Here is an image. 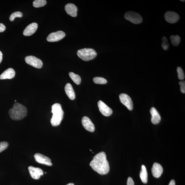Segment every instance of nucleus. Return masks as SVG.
Here are the masks:
<instances>
[{"instance_id":"obj_1","label":"nucleus","mask_w":185,"mask_h":185,"mask_svg":"<svg viewBox=\"0 0 185 185\" xmlns=\"http://www.w3.org/2000/svg\"><path fill=\"white\" fill-rule=\"evenodd\" d=\"M90 165L94 170L100 175L107 174L109 171V163L107 160L106 154L104 152L96 155Z\"/></svg>"},{"instance_id":"obj_2","label":"nucleus","mask_w":185,"mask_h":185,"mask_svg":"<svg viewBox=\"0 0 185 185\" xmlns=\"http://www.w3.org/2000/svg\"><path fill=\"white\" fill-rule=\"evenodd\" d=\"M27 108L19 103H15L12 108L9 110V116L13 120H22L27 116Z\"/></svg>"},{"instance_id":"obj_3","label":"nucleus","mask_w":185,"mask_h":185,"mask_svg":"<svg viewBox=\"0 0 185 185\" xmlns=\"http://www.w3.org/2000/svg\"><path fill=\"white\" fill-rule=\"evenodd\" d=\"M51 112L53 113L51 120V125L53 126L59 125L63 119L64 114L61 105L58 103L53 105L51 107Z\"/></svg>"},{"instance_id":"obj_4","label":"nucleus","mask_w":185,"mask_h":185,"mask_svg":"<svg viewBox=\"0 0 185 185\" xmlns=\"http://www.w3.org/2000/svg\"><path fill=\"white\" fill-rule=\"evenodd\" d=\"M78 57L85 61H89L95 58L97 56V53L94 49L84 48L79 50L77 53Z\"/></svg>"},{"instance_id":"obj_5","label":"nucleus","mask_w":185,"mask_h":185,"mask_svg":"<svg viewBox=\"0 0 185 185\" xmlns=\"http://www.w3.org/2000/svg\"><path fill=\"white\" fill-rule=\"evenodd\" d=\"M125 19L135 24H139L142 22L143 19L139 14L133 11H128L124 16Z\"/></svg>"},{"instance_id":"obj_6","label":"nucleus","mask_w":185,"mask_h":185,"mask_svg":"<svg viewBox=\"0 0 185 185\" xmlns=\"http://www.w3.org/2000/svg\"><path fill=\"white\" fill-rule=\"evenodd\" d=\"M25 61L28 64L37 68H41L43 66V63L39 58L32 56H27L25 58Z\"/></svg>"},{"instance_id":"obj_7","label":"nucleus","mask_w":185,"mask_h":185,"mask_svg":"<svg viewBox=\"0 0 185 185\" xmlns=\"http://www.w3.org/2000/svg\"><path fill=\"white\" fill-rule=\"evenodd\" d=\"M65 36V32L61 31L51 33L48 35L47 40L49 42H57L64 38Z\"/></svg>"},{"instance_id":"obj_8","label":"nucleus","mask_w":185,"mask_h":185,"mask_svg":"<svg viewBox=\"0 0 185 185\" xmlns=\"http://www.w3.org/2000/svg\"><path fill=\"white\" fill-rule=\"evenodd\" d=\"M119 98L122 103L130 111H132L133 109V103L129 96L126 94H121L119 95Z\"/></svg>"},{"instance_id":"obj_9","label":"nucleus","mask_w":185,"mask_h":185,"mask_svg":"<svg viewBox=\"0 0 185 185\" xmlns=\"http://www.w3.org/2000/svg\"><path fill=\"white\" fill-rule=\"evenodd\" d=\"M34 157L37 162L48 166L52 165L51 159L43 154L37 153L34 155Z\"/></svg>"},{"instance_id":"obj_10","label":"nucleus","mask_w":185,"mask_h":185,"mask_svg":"<svg viewBox=\"0 0 185 185\" xmlns=\"http://www.w3.org/2000/svg\"><path fill=\"white\" fill-rule=\"evenodd\" d=\"M164 18L166 22L170 23L177 22L179 19L178 14L174 11H168L164 15Z\"/></svg>"},{"instance_id":"obj_11","label":"nucleus","mask_w":185,"mask_h":185,"mask_svg":"<svg viewBox=\"0 0 185 185\" xmlns=\"http://www.w3.org/2000/svg\"><path fill=\"white\" fill-rule=\"evenodd\" d=\"M98 106L100 112L105 116H109L112 113V109L101 100L98 102Z\"/></svg>"},{"instance_id":"obj_12","label":"nucleus","mask_w":185,"mask_h":185,"mask_svg":"<svg viewBox=\"0 0 185 185\" xmlns=\"http://www.w3.org/2000/svg\"><path fill=\"white\" fill-rule=\"evenodd\" d=\"M28 169L31 177L35 179H39L41 175H43L44 174L43 171L39 168L30 166L28 167Z\"/></svg>"},{"instance_id":"obj_13","label":"nucleus","mask_w":185,"mask_h":185,"mask_svg":"<svg viewBox=\"0 0 185 185\" xmlns=\"http://www.w3.org/2000/svg\"><path fill=\"white\" fill-rule=\"evenodd\" d=\"M82 123L83 127L86 130L90 132H94L95 129L94 125L88 117H83L82 119Z\"/></svg>"},{"instance_id":"obj_14","label":"nucleus","mask_w":185,"mask_h":185,"mask_svg":"<svg viewBox=\"0 0 185 185\" xmlns=\"http://www.w3.org/2000/svg\"><path fill=\"white\" fill-rule=\"evenodd\" d=\"M38 27V25L36 23H32L28 25L23 32V34L25 36H30L36 32Z\"/></svg>"},{"instance_id":"obj_15","label":"nucleus","mask_w":185,"mask_h":185,"mask_svg":"<svg viewBox=\"0 0 185 185\" xmlns=\"http://www.w3.org/2000/svg\"><path fill=\"white\" fill-rule=\"evenodd\" d=\"M163 169L160 163H155L152 166V172L153 176L156 178L160 177L163 174Z\"/></svg>"},{"instance_id":"obj_16","label":"nucleus","mask_w":185,"mask_h":185,"mask_svg":"<svg viewBox=\"0 0 185 185\" xmlns=\"http://www.w3.org/2000/svg\"><path fill=\"white\" fill-rule=\"evenodd\" d=\"M65 10L67 13L72 17H76L78 8L74 4L71 3L67 4L65 6Z\"/></svg>"},{"instance_id":"obj_17","label":"nucleus","mask_w":185,"mask_h":185,"mask_svg":"<svg viewBox=\"0 0 185 185\" xmlns=\"http://www.w3.org/2000/svg\"><path fill=\"white\" fill-rule=\"evenodd\" d=\"M150 113L152 115V123L155 125L160 123L161 120V117L155 108H152L150 110Z\"/></svg>"},{"instance_id":"obj_18","label":"nucleus","mask_w":185,"mask_h":185,"mask_svg":"<svg viewBox=\"0 0 185 185\" xmlns=\"http://www.w3.org/2000/svg\"><path fill=\"white\" fill-rule=\"evenodd\" d=\"M15 70L13 69L10 68L6 70L0 75V79H13L15 77Z\"/></svg>"},{"instance_id":"obj_19","label":"nucleus","mask_w":185,"mask_h":185,"mask_svg":"<svg viewBox=\"0 0 185 185\" xmlns=\"http://www.w3.org/2000/svg\"><path fill=\"white\" fill-rule=\"evenodd\" d=\"M65 93L70 99L72 100H74L76 97L75 93L71 84L67 83L65 86Z\"/></svg>"},{"instance_id":"obj_20","label":"nucleus","mask_w":185,"mask_h":185,"mask_svg":"<svg viewBox=\"0 0 185 185\" xmlns=\"http://www.w3.org/2000/svg\"><path fill=\"white\" fill-rule=\"evenodd\" d=\"M140 177L142 181L144 184H146L148 181V174L146 166H142L141 170L140 173Z\"/></svg>"},{"instance_id":"obj_21","label":"nucleus","mask_w":185,"mask_h":185,"mask_svg":"<svg viewBox=\"0 0 185 185\" xmlns=\"http://www.w3.org/2000/svg\"><path fill=\"white\" fill-rule=\"evenodd\" d=\"M69 75L72 81L77 85H79L80 84L81 79L80 77L78 75L75 74L72 72H70Z\"/></svg>"},{"instance_id":"obj_22","label":"nucleus","mask_w":185,"mask_h":185,"mask_svg":"<svg viewBox=\"0 0 185 185\" xmlns=\"http://www.w3.org/2000/svg\"><path fill=\"white\" fill-rule=\"evenodd\" d=\"M170 39L172 45L174 46L178 45L181 40L180 37L178 35L171 36L170 37Z\"/></svg>"},{"instance_id":"obj_23","label":"nucleus","mask_w":185,"mask_h":185,"mask_svg":"<svg viewBox=\"0 0 185 185\" xmlns=\"http://www.w3.org/2000/svg\"><path fill=\"white\" fill-rule=\"evenodd\" d=\"M45 0H36L33 2V5L36 8H39L44 6L46 4Z\"/></svg>"},{"instance_id":"obj_24","label":"nucleus","mask_w":185,"mask_h":185,"mask_svg":"<svg viewBox=\"0 0 185 185\" xmlns=\"http://www.w3.org/2000/svg\"><path fill=\"white\" fill-rule=\"evenodd\" d=\"M94 82L97 84H104L107 83L106 79L101 77H96L93 79Z\"/></svg>"},{"instance_id":"obj_25","label":"nucleus","mask_w":185,"mask_h":185,"mask_svg":"<svg viewBox=\"0 0 185 185\" xmlns=\"http://www.w3.org/2000/svg\"><path fill=\"white\" fill-rule=\"evenodd\" d=\"M22 13L20 11L15 12L12 13L9 17V20L11 22H13L16 17L21 18L22 17Z\"/></svg>"},{"instance_id":"obj_26","label":"nucleus","mask_w":185,"mask_h":185,"mask_svg":"<svg viewBox=\"0 0 185 185\" xmlns=\"http://www.w3.org/2000/svg\"><path fill=\"white\" fill-rule=\"evenodd\" d=\"M169 45L167 38L164 36L162 38V43H161V47L164 50H167L169 47Z\"/></svg>"},{"instance_id":"obj_27","label":"nucleus","mask_w":185,"mask_h":185,"mask_svg":"<svg viewBox=\"0 0 185 185\" xmlns=\"http://www.w3.org/2000/svg\"><path fill=\"white\" fill-rule=\"evenodd\" d=\"M178 77L180 80H183L185 78L184 72L182 68L178 67L177 68Z\"/></svg>"},{"instance_id":"obj_28","label":"nucleus","mask_w":185,"mask_h":185,"mask_svg":"<svg viewBox=\"0 0 185 185\" xmlns=\"http://www.w3.org/2000/svg\"><path fill=\"white\" fill-rule=\"evenodd\" d=\"M8 143L7 142H0V153L5 150L8 146Z\"/></svg>"},{"instance_id":"obj_29","label":"nucleus","mask_w":185,"mask_h":185,"mask_svg":"<svg viewBox=\"0 0 185 185\" xmlns=\"http://www.w3.org/2000/svg\"><path fill=\"white\" fill-rule=\"evenodd\" d=\"M179 85L180 86V91L183 93H185V82L182 81L179 82Z\"/></svg>"},{"instance_id":"obj_30","label":"nucleus","mask_w":185,"mask_h":185,"mask_svg":"<svg viewBox=\"0 0 185 185\" xmlns=\"http://www.w3.org/2000/svg\"><path fill=\"white\" fill-rule=\"evenodd\" d=\"M127 185H134V183L132 178L130 177L128 178L127 182Z\"/></svg>"},{"instance_id":"obj_31","label":"nucleus","mask_w":185,"mask_h":185,"mask_svg":"<svg viewBox=\"0 0 185 185\" xmlns=\"http://www.w3.org/2000/svg\"><path fill=\"white\" fill-rule=\"evenodd\" d=\"M6 29V27L3 23H0V32H3Z\"/></svg>"},{"instance_id":"obj_32","label":"nucleus","mask_w":185,"mask_h":185,"mask_svg":"<svg viewBox=\"0 0 185 185\" xmlns=\"http://www.w3.org/2000/svg\"><path fill=\"white\" fill-rule=\"evenodd\" d=\"M169 185H175V182L174 180H172L170 181Z\"/></svg>"},{"instance_id":"obj_33","label":"nucleus","mask_w":185,"mask_h":185,"mask_svg":"<svg viewBox=\"0 0 185 185\" xmlns=\"http://www.w3.org/2000/svg\"><path fill=\"white\" fill-rule=\"evenodd\" d=\"M2 59H3V54H2L1 51H0V64H1L2 61Z\"/></svg>"},{"instance_id":"obj_34","label":"nucleus","mask_w":185,"mask_h":185,"mask_svg":"<svg viewBox=\"0 0 185 185\" xmlns=\"http://www.w3.org/2000/svg\"><path fill=\"white\" fill-rule=\"evenodd\" d=\"M66 185H74L73 183H70V184H68Z\"/></svg>"},{"instance_id":"obj_35","label":"nucleus","mask_w":185,"mask_h":185,"mask_svg":"<svg viewBox=\"0 0 185 185\" xmlns=\"http://www.w3.org/2000/svg\"><path fill=\"white\" fill-rule=\"evenodd\" d=\"M180 1H182V2H184L185 1H182V0H180Z\"/></svg>"},{"instance_id":"obj_36","label":"nucleus","mask_w":185,"mask_h":185,"mask_svg":"<svg viewBox=\"0 0 185 185\" xmlns=\"http://www.w3.org/2000/svg\"><path fill=\"white\" fill-rule=\"evenodd\" d=\"M15 102H17V101H16V100H15Z\"/></svg>"},{"instance_id":"obj_37","label":"nucleus","mask_w":185,"mask_h":185,"mask_svg":"<svg viewBox=\"0 0 185 185\" xmlns=\"http://www.w3.org/2000/svg\"><path fill=\"white\" fill-rule=\"evenodd\" d=\"M90 151H91V152H92V150H90Z\"/></svg>"}]
</instances>
